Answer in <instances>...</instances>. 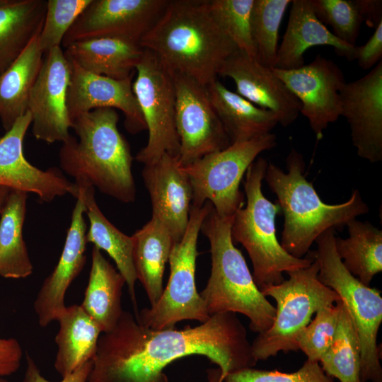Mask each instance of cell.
<instances>
[{
	"instance_id": "obj_1",
	"label": "cell",
	"mask_w": 382,
	"mask_h": 382,
	"mask_svg": "<svg viewBox=\"0 0 382 382\" xmlns=\"http://www.w3.org/2000/svg\"><path fill=\"white\" fill-rule=\"evenodd\" d=\"M195 354L216 364L224 379L257 361L236 313L211 315L200 325L181 330H154L124 311L114 328L100 335L87 382H169L163 369Z\"/></svg>"
},
{
	"instance_id": "obj_2",
	"label": "cell",
	"mask_w": 382,
	"mask_h": 382,
	"mask_svg": "<svg viewBox=\"0 0 382 382\" xmlns=\"http://www.w3.org/2000/svg\"><path fill=\"white\" fill-rule=\"evenodd\" d=\"M139 44L170 73L204 86L217 80L222 64L237 50L211 16L207 0H169Z\"/></svg>"
},
{
	"instance_id": "obj_3",
	"label": "cell",
	"mask_w": 382,
	"mask_h": 382,
	"mask_svg": "<svg viewBox=\"0 0 382 382\" xmlns=\"http://www.w3.org/2000/svg\"><path fill=\"white\" fill-rule=\"evenodd\" d=\"M119 115L112 108L83 113L71 122L77 138L70 135L59 149L61 169L75 184L88 185L123 203L135 200L132 156L117 128Z\"/></svg>"
},
{
	"instance_id": "obj_4",
	"label": "cell",
	"mask_w": 382,
	"mask_h": 382,
	"mask_svg": "<svg viewBox=\"0 0 382 382\" xmlns=\"http://www.w3.org/2000/svg\"><path fill=\"white\" fill-rule=\"evenodd\" d=\"M287 172L268 163L265 178L277 195L284 216L281 245L290 255L303 258L316 238L329 229H342L357 216L369 212L358 190L345 202H323L304 175L303 155L292 149L286 158Z\"/></svg>"
},
{
	"instance_id": "obj_5",
	"label": "cell",
	"mask_w": 382,
	"mask_h": 382,
	"mask_svg": "<svg viewBox=\"0 0 382 382\" xmlns=\"http://www.w3.org/2000/svg\"><path fill=\"white\" fill-rule=\"evenodd\" d=\"M233 217H224L212 206L200 231L210 244L212 269L204 289L199 293L209 314L241 313L257 334L272 324L276 308L253 279L241 252L231 238Z\"/></svg>"
},
{
	"instance_id": "obj_6",
	"label": "cell",
	"mask_w": 382,
	"mask_h": 382,
	"mask_svg": "<svg viewBox=\"0 0 382 382\" xmlns=\"http://www.w3.org/2000/svg\"><path fill=\"white\" fill-rule=\"evenodd\" d=\"M267 166V161L260 157L247 169L244 182L246 206L236 212L231 228L233 243H241L249 255L252 275L260 289L282 282L284 272L307 267L313 262L311 257L292 256L277 238L275 217L280 207L267 199L262 192Z\"/></svg>"
},
{
	"instance_id": "obj_7",
	"label": "cell",
	"mask_w": 382,
	"mask_h": 382,
	"mask_svg": "<svg viewBox=\"0 0 382 382\" xmlns=\"http://www.w3.org/2000/svg\"><path fill=\"white\" fill-rule=\"evenodd\" d=\"M335 232L325 231L315 241L318 248L312 256L319 266L318 279L337 294L353 321L361 349V381L382 382L377 344L382 323L381 291L362 284L345 267L335 250Z\"/></svg>"
},
{
	"instance_id": "obj_8",
	"label": "cell",
	"mask_w": 382,
	"mask_h": 382,
	"mask_svg": "<svg viewBox=\"0 0 382 382\" xmlns=\"http://www.w3.org/2000/svg\"><path fill=\"white\" fill-rule=\"evenodd\" d=\"M313 257L307 267L286 273L288 279L260 289L276 302V314L272 325L257 334L251 343L257 361L265 360L279 352L299 350L296 338L321 308L335 304L340 299L318 279L319 266Z\"/></svg>"
},
{
	"instance_id": "obj_9",
	"label": "cell",
	"mask_w": 382,
	"mask_h": 382,
	"mask_svg": "<svg viewBox=\"0 0 382 382\" xmlns=\"http://www.w3.org/2000/svg\"><path fill=\"white\" fill-rule=\"evenodd\" d=\"M212 204H192L189 221L181 240L173 246L170 257V276L161 296L153 306L139 311L137 321L154 329L175 328L184 320H195L201 323L209 318L205 303L195 284L197 238L202 223Z\"/></svg>"
},
{
	"instance_id": "obj_10",
	"label": "cell",
	"mask_w": 382,
	"mask_h": 382,
	"mask_svg": "<svg viewBox=\"0 0 382 382\" xmlns=\"http://www.w3.org/2000/svg\"><path fill=\"white\" fill-rule=\"evenodd\" d=\"M277 145L275 134L267 133L250 140L233 143L184 166L192 187V204L212 203L217 214L233 217L244 205L239 186L256 157Z\"/></svg>"
},
{
	"instance_id": "obj_11",
	"label": "cell",
	"mask_w": 382,
	"mask_h": 382,
	"mask_svg": "<svg viewBox=\"0 0 382 382\" xmlns=\"http://www.w3.org/2000/svg\"><path fill=\"white\" fill-rule=\"evenodd\" d=\"M136 72L132 90L149 132V139L135 159L148 165L157 161L164 154L178 156L180 142L175 127V93L171 73L146 49Z\"/></svg>"
},
{
	"instance_id": "obj_12",
	"label": "cell",
	"mask_w": 382,
	"mask_h": 382,
	"mask_svg": "<svg viewBox=\"0 0 382 382\" xmlns=\"http://www.w3.org/2000/svg\"><path fill=\"white\" fill-rule=\"evenodd\" d=\"M175 93L178 158L187 166L231 144L216 114L207 87L180 73H171Z\"/></svg>"
},
{
	"instance_id": "obj_13",
	"label": "cell",
	"mask_w": 382,
	"mask_h": 382,
	"mask_svg": "<svg viewBox=\"0 0 382 382\" xmlns=\"http://www.w3.org/2000/svg\"><path fill=\"white\" fill-rule=\"evenodd\" d=\"M169 0H91L64 35L62 45L114 37L140 42Z\"/></svg>"
},
{
	"instance_id": "obj_14",
	"label": "cell",
	"mask_w": 382,
	"mask_h": 382,
	"mask_svg": "<svg viewBox=\"0 0 382 382\" xmlns=\"http://www.w3.org/2000/svg\"><path fill=\"white\" fill-rule=\"evenodd\" d=\"M272 70L299 100L300 112L308 119L316 139H321L329 124L341 114L340 91L346 81L340 67L318 54L298 69Z\"/></svg>"
},
{
	"instance_id": "obj_15",
	"label": "cell",
	"mask_w": 382,
	"mask_h": 382,
	"mask_svg": "<svg viewBox=\"0 0 382 382\" xmlns=\"http://www.w3.org/2000/svg\"><path fill=\"white\" fill-rule=\"evenodd\" d=\"M70 64L61 47L44 54L28 103L33 136L47 143L65 141L71 122L66 107Z\"/></svg>"
},
{
	"instance_id": "obj_16",
	"label": "cell",
	"mask_w": 382,
	"mask_h": 382,
	"mask_svg": "<svg viewBox=\"0 0 382 382\" xmlns=\"http://www.w3.org/2000/svg\"><path fill=\"white\" fill-rule=\"evenodd\" d=\"M30 125L31 116L28 112L0 138V185L10 190L35 194L42 202H50L66 194L76 197V185L59 168L42 170L25 158L23 143Z\"/></svg>"
},
{
	"instance_id": "obj_17",
	"label": "cell",
	"mask_w": 382,
	"mask_h": 382,
	"mask_svg": "<svg viewBox=\"0 0 382 382\" xmlns=\"http://www.w3.org/2000/svg\"><path fill=\"white\" fill-rule=\"evenodd\" d=\"M70 64L66 107L71 122L79 115L98 108L117 109L125 116L131 134L146 129L132 90V79H114L86 71L66 54Z\"/></svg>"
},
{
	"instance_id": "obj_18",
	"label": "cell",
	"mask_w": 382,
	"mask_h": 382,
	"mask_svg": "<svg viewBox=\"0 0 382 382\" xmlns=\"http://www.w3.org/2000/svg\"><path fill=\"white\" fill-rule=\"evenodd\" d=\"M341 114L361 158L382 161V61L364 76L346 82L340 91Z\"/></svg>"
},
{
	"instance_id": "obj_19",
	"label": "cell",
	"mask_w": 382,
	"mask_h": 382,
	"mask_svg": "<svg viewBox=\"0 0 382 382\" xmlns=\"http://www.w3.org/2000/svg\"><path fill=\"white\" fill-rule=\"evenodd\" d=\"M219 76L233 79L238 94L274 112L283 127L292 124L300 113L301 103L272 68L244 52L237 49L233 52L222 64Z\"/></svg>"
},
{
	"instance_id": "obj_20",
	"label": "cell",
	"mask_w": 382,
	"mask_h": 382,
	"mask_svg": "<svg viewBox=\"0 0 382 382\" xmlns=\"http://www.w3.org/2000/svg\"><path fill=\"white\" fill-rule=\"evenodd\" d=\"M142 177L151 198L152 216L169 231L175 243L183 238L192 200L190 178L178 156L164 154L144 165Z\"/></svg>"
},
{
	"instance_id": "obj_21",
	"label": "cell",
	"mask_w": 382,
	"mask_h": 382,
	"mask_svg": "<svg viewBox=\"0 0 382 382\" xmlns=\"http://www.w3.org/2000/svg\"><path fill=\"white\" fill-rule=\"evenodd\" d=\"M84 214L83 201L77 196L59 260L52 273L44 280L34 302L38 323L42 328L57 320L63 313L66 308V291L85 265L87 242Z\"/></svg>"
},
{
	"instance_id": "obj_22",
	"label": "cell",
	"mask_w": 382,
	"mask_h": 382,
	"mask_svg": "<svg viewBox=\"0 0 382 382\" xmlns=\"http://www.w3.org/2000/svg\"><path fill=\"white\" fill-rule=\"evenodd\" d=\"M286 29L278 47L274 67L289 70L305 64L303 54L318 45L331 46L340 57L355 59L356 46L338 39L316 17L311 0H292Z\"/></svg>"
},
{
	"instance_id": "obj_23",
	"label": "cell",
	"mask_w": 382,
	"mask_h": 382,
	"mask_svg": "<svg viewBox=\"0 0 382 382\" xmlns=\"http://www.w3.org/2000/svg\"><path fill=\"white\" fill-rule=\"evenodd\" d=\"M75 185L77 187L76 197L80 196L83 199L85 213L89 220L86 242L105 251L114 260L117 270L125 280L134 317L137 318L139 313L135 294L137 277L133 261L132 237L122 233L104 216L96 203L93 186Z\"/></svg>"
},
{
	"instance_id": "obj_24",
	"label": "cell",
	"mask_w": 382,
	"mask_h": 382,
	"mask_svg": "<svg viewBox=\"0 0 382 382\" xmlns=\"http://www.w3.org/2000/svg\"><path fill=\"white\" fill-rule=\"evenodd\" d=\"M144 51L139 42L100 37L73 42L64 53L87 71L121 80L134 75Z\"/></svg>"
},
{
	"instance_id": "obj_25",
	"label": "cell",
	"mask_w": 382,
	"mask_h": 382,
	"mask_svg": "<svg viewBox=\"0 0 382 382\" xmlns=\"http://www.w3.org/2000/svg\"><path fill=\"white\" fill-rule=\"evenodd\" d=\"M207 87L212 104L231 144L270 133L278 124L274 112L256 106L219 81Z\"/></svg>"
},
{
	"instance_id": "obj_26",
	"label": "cell",
	"mask_w": 382,
	"mask_h": 382,
	"mask_svg": "<svg viewBox=\"0 0 382 382\" xmlns=\"http://www.w3.org/2000/svg\"><path fill=\"white\" fill-rule=\"evenodd\" d=\"M125 284L119 271L93 246L88 282L80 306L98 325L102 333L112 330L124 311L122 295Z\"/></svg>"
},
{
	"instance_id": "obj_27",
	"label": "cell",
	"mask_w": 382,
	"mask_h": 382,
	"mask_svg": "<svg viewBox=\"0 0 382 382\" xmlns=\"http://www.w3.org/2000/svg\"><path fill=\"white\" fill-rule=\"evenodd\" d=\"M132 237L137 277L153 306L163 293L165 266L175 242L167 228L154 217Z\"/></svg>"
},
{
	"instance_id": "obj_28",
	"label": "cell",
	"mask_w": 382,
	"mask_h": 382,
	"mask_svg": "<svg viewBox=\"0 0 382 382\" xmlns=\"http://www.w3.org/2000/svg\"><path fill=\"white\" fill-rule=\"evenodd\" d=\"M57 321L54 368L63 378L93 359L102 331L80 305L66 306Z\"/></svg>"
},
{
	"instance_id": "obj_29",
	"label": "cell",
	"mask_w": 382,
	"mask_h": 382,
	"mask_svg": "<svg viewBox=\"0 0 382 382\" xmlns=\"http://www.w3.org/2000/svg\"><path fill=\"white\" fill-rule=\"evenodd\" d=\"M45 0H4L0 4V75L39 35L44 23Z\"/></svg>"
},
{
	"instance_id": "obj_30",
	"label": "cell",
	"mask_w": 382,
	"mask_h": 382,
	"mask_svg": "<svg viewBox=\"0 0 382 382\" xmlns=\"http://www.w3.org/2000/svg\"><path fill=\"white\" fill-rule=\"evenodd\" d=\"M43 58L37 35L0 75V120L6 131L28 112L30 94Z\"/></svg>"
},
{
	"instance_id": "obj_31",
	"label": "cell",
	"mask_w": 382,
	"mask_h": 382,
	"mask_svg": "<svg viewBox=\"0 0 382 382\" xmlns=\"http://www.w3.org/2000/svg\"><path fill=\"white\" fill-rule=\"evenodd\" d=\"M28 193L10 190L0 211V275L26 278L33 266L23 238Z\"/></svg>"
},
{
	"instance_id": "obj_32",
	"label": "cell",
	"mask_w": 382,
	"mask_h": 382,
	"mask_svg": "<svg viewBox=\"0 0 382 382\" xmlns=\"http://www.w3.org/2000/svg\"><path fill=\"white\" fill-rule=\"evenodd\" d=\"M349 237L335 238V250L345 267L369 286L382 271V231L369 221L354 219L347 224Z\"/></svg>"
},
{
	"instance_id": "obj_33",
	"label": "cell",
	"mask_w": 382,
	"mask_h": 382,
	"mask_svg": "<svg viewBox=\"0 0 382 382\" xmlns=\"http://www.w3.org/2000/svg\"><path fill=\"white\" fill-rule=\"evenodd\" d=\"M338 324L333 342L319 363L324 372L340 382H361V349L358 335L350 315L339 300Z\"/></svg>"
},
{
	"instance_id": "obj_34",
	"label": "cell",
	"mask_w": 382,
	"mask_h": 382,
	"mask_svg": "<svg viewBox=\"0 0 382 382\" xmlns=\"http://www.w3.org/2000/svg\"><path fill=\"white\" fill-rule=\"evenodd\" d=\"M291 0H254L251 13V35L255 59L273 68L278 50L279 30Z\"/></svg>"
},
{
	"instance_id": "obj_35",
	"label": "cell",
	"mask_w": 382,
	"mask_h": 382,
	"mask_svg": "<svg viewBox=\"0 0 382 382\" xmlns=\"http://www.w3.org/2000/svg\"><path fill=\"white\" fill-rule=\"evenodd\" d=\"M254 0H207L215 22L237 49L255 58L251 35V13Z\"/></svg>"
},
{
	"instance_id": "obj_36",
	"label": "cell",
	"mask_w": 382,
	"mask_h": 382,
	"mask_svg": "<svg viewBox=\"0 0 382 382\" xmlns=\"http://www.w3.org/2000/svg\"><path fill=\"white\" fill-rule=\"evenodd\" d=\"M339 301L319 309L310 323L300 332L296 344L308 361L319 362L330 347L337 328Z\"/></svg>"
},
{
	"instance_id": "obj_37",
	"label": "cell",
	"mask_w": 382,
	"mask_h": 382,
	"mask_svg": "<svg viewBox=\"0 0 382 382\" xmlns=\"http://www.w3.org/2000/svg\"><path fill=\"white\" fill-rule=\"evenodd\" d=\"M91 0H48L41 32L40 47L46 53L60 47L63 38Z\"/></svg>"
},
{
	"instance_id": "obj_38",
	"label": "cell",
	"mask_w": 382,
	"mask_h": 382,
	"mask_svg": "<svg viewBox=\"0 0 382 382\" xmlns=\"http://www.w3.org/2000/svg\"><path fill=\"white\" fill-rule=\"evenodd\" d=\"M315 14L342 42L355 46L361 19L352 0H311Z\"/></svg>"
},
{
	"instance_id": "obj_39",
	"label": "cell",
	"mask_w": 382,
	"mask_h": 382,
	"mask_svg": "<svg viewBox=\"0 0 382 382\" xmlns=\"http://www.w3.org/2000/svg\"><path fill=\"white\" fill-rule=\"evenodd\" d=\"M224 382H334L323 370L319 362L306 360L296 371L284 373L252 368L227 375Z\"/></svg>"
},
{
	"instance_id": "obj_40",
	"label": "cell",
	"mask_w": 382,
	"mask_h": 382,
	"mask_svg": "<svg viewBox=\"0 0 382 382\" xmlns=\"http://www.w3.org/2000/svg\"><path fill=\"white\" fill-rule=\"evenodd\" d=\"M382 22L375 28L369 40L363 45L356 46L355 59L363 69L374 67L382 61Z\"/></svg>"
},
{
	"instance_id": "obj_41",
	"label": "cell",
	"mask_w": 382,
	"mask_h": 382,
	"mask_svg": "<svg viewBox=\"0 0 382 382\" xmlns=\"http://www.w3.org/2000/svg\"><path fill=\"white\" fill-rule=\"evenodd\" d=\"M27 366L23 382H52L46 379L40 373L37 364L28 354L26 357ZM93 367V361L89 360L79 366L71 374L63 377L59 382H87Z\"/></svg>"
},
{
	"instance_id": "obj_42",
	"label": "cell",
	"mask_w": 382,
	"mask_h": 382,
	"mask_svg": "<svg viewBox=\"0 0 382 382\" xmlns=\"http://www.w3.org/2000/svg\"><path fill=\"white\" fill-rule=\"evenodd\" d=\"M23 357L22 348L14 338L0 337V376H7L19 369Z\"/></svg>"
},
{
	"instance_id": "obj_43",
	"label": "cell",
	"mask_w": 382,
	"mask_h": 382,
	"mask_svg": "<svg viewBox=\"0 0 382 382\" xmlns=\"http://www.w3.org/2000/svg\"><path fill=\"white\" fill-rule=\"evenodd\" d=\"M361 19L368 27L376 28L382 22L381 0H352Z\"/></svg>"
},
{
	"instance_id": "obj_44",
	"label": "cell",
	"mask_w": 382,
	"mask_h": 382,
	"mask_svg": "<svg viewBox=\"0 0 382 382\" xmlns=\"http://www.w3.org/2000/svg\"><path fill=\"white\" fill-rule=\"evenodd\" d=\"M207 371V382H224L222 372L219 367L209 369Z\"/></svg>"
},
{
	"instance_id": "obj_45",
	"label": "cell",
	"mask_w": 382,
	"mask_h": 382,
	"mask_svg": "<svg viewBox=\"0 0 382 382\" xmlns=\"http://www.w3.org/2000/svg\"><path fill=\"white\" fill-rule=\"evenodd\" d=\"M10 190L4 186L0 185V211L4 204Z\"/></svg>"
},
{
	"instance_id": "obj_46",
	"label": "cell",
	"mask_w": 382,
	"mask_h": 382,
	"mask_svg": "<svg viewBox=\"0 0 382 382\" xmlns=\"http://www.w3.org/2000/svg\"><path fill=\"white\" fill-rule=\"evenodd\" d=\"M0 382H8L6 379H5L3 376H0Z\"/></svg>"
},
{
	"instance_id": "obj_47",
	"label": "cell",
	"mask_w": 382,
	"mask_h": 382,
	"mask_svg": "<svg viewBox=\"0 0 382 382\" xmlns=\"http://www.w3.org/2000/svg\"><path fill=\"white\" fill-rule=\"evenodd\" d=\"M4 0H0V4L4 2Z\"/></svg>"
},
{
	"instance_id": "obj_48",
	"label": "cell",
	"mask_w": 382,
	"mask_h": 382,
	"mask_svg": "<svg viewBox=\"0 0 382 382\" xmlns=\"http://www.w3.org/2000/svg\"></svg>"
}]
</instances>
